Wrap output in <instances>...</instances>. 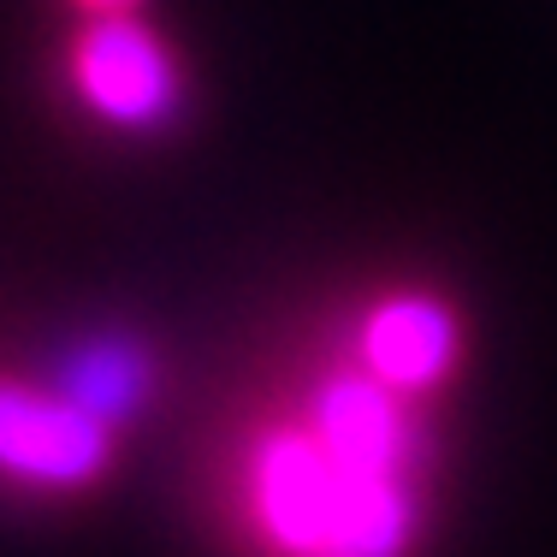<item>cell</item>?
<instances>
[{
	"mask_svg": "<svg viewBox=\"0 0 557 557\" xmlns=\"http://www.w3.org/2000/svg\"><path fill=\"white\" fill-rule=\"evenodd\" d=\"M0 450L18 481L36 486H84L108 462V416L77 404L72 392H36L24 380H7L0 404Z\"/></svg>",
	"mask_w": 557,
	"mask_h": 557,
	"instance_id": "cell-3",
	"label": "cell"
},
{
	"mask_svg": "<svg viewBox=\"0 0 557 557\" xmlns=\"http://www.w3.org/2000/svg\"><path fill=\"white\" fill-rule=\"evenodd\" d=\"M72 84L89 113L108 125H161L178 101V72L161 36L131 24L125 12H96L72 48Z\"/></svg>",
	"mask_w": 557,
	"mask_h": 557,
	"instance_id": "cell-2",
	"label": "cell"
},
{
	"mask_svg": "<svg viewBox=\"0 0 557 557\" xmlns=\"http://www.w3.org/2000/svg\"><path fill=\"white\" fill-rule=\"evenodd\" d=\"M244 510L273 557H404L421 516L404 392L368 368L321 380L249 450Z\"/></svg>",
	"mask_w": 557,
	"mask_h": 557,
	"instance_id": "cell-1",
	"label": "cell"
},
{
	"mask_svg": "<svg viewBox=\"0 0 557 557\" xmlns=\"http://www.w3.org/2000/svg\"><path fill=\"white\" fill-rule=\"evenodd\" d=\"M84 7H89V12H125L131 0H84Z\"/></svg>",
	"mask_w": 557,
	"mask_h": 557,
	"instance_id": "cell-5",
	"label": "cell"
},
{
	"mask_svg": "<svg viewBox=\"0 0 557 557\" xmlns=\"http://www.w3.org/2000/svg\"><path fill=\"white\" fill-rule=\"evenodd\" d=\"M457 362V321L433 297H392L362 326V368L392 392H428Z\"/></svg>",
	"mask_w": 557,
	"mask_h": 557,
	"instance_id": "cell-4",
	"label": "cell"
}]
</instances>
